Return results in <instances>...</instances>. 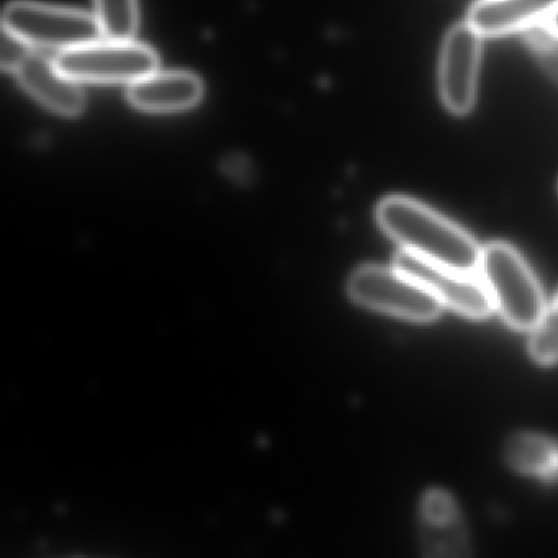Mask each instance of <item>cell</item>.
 <instances>
[{"mask_svg": "<svg viewBox=\"0 0 558 558\" xmlns=\"http://www.w3.org/2000/svg\"><path fill=\"white\" fill-rule=\"evenodd\" d=\"M381 230L423 259L460 272L475 274L482 260V247L462 228L427 205L410 197L384 198L377 208Z\"/></svg>", "mask_w": 558, "mask_h": 558, "instance_id": "cell-1", "label": "cell"}, {"mask_svg": "<svg viewBox=\"0 0 558 558\" xmlns=\"http://www.w3.org/2000/svg\"><path fill=\"white\" fill-rule=\"evenodd\" d=\"M395 269L426 287L444 306L469 318H486L496 310L488 287L475 274L439 266L404 250L395 257Z\"/></svg>", "mask_w": 558, "mask_h": 558, "instance_id": "cell-6", "label": "cell"}, {"mask_svg": "<svg viewBox=\"0 0 558 558\" xmlns=\"http://www.w3.org/2000/svg\"><path fill=\"white\" fill-rule=\"evenodd\" d=\"M529 351L538 364L551 365L558 362V305L545 308L537 325L532 328Z\"/></svg>", "mask_w": 558, "mask_h": 558, "instance_id": "cell-14", "label": "cell"}, {"mask_svg": "<svg viewBox=\"0 0 558 558\" xmlns=\"http://www.w3.org/2000/svg\"><path fill=\"white\" fill-rule=\"evenodd\" d=\"M54 61L68 76L87 83L133 84L158 68V54L132 41H94L61 51Z\"/></svg>", "mask_w": 558, "mask_h": 558, "instance_id": "cell-5", "label": "cell"}, {"mask_svg": "<svg viewBox=\"0 0 558 558\" xmlns=\"http://www.w3.org/2000/svg\"><path fill=\"white\" fill-rule=\"evenodd\" d=\"M97 22L107 40L130 41L138 25L136 0H96Z\"/></svg>", "mask_w": 558, "mask_h": 558, "instance_id": "cell-13", "label": "cell"}, {"mask_svg": "<svg viewBox=\"0 0 558 558\" xmlns=\"http://www.w3.org/2000/svg\"><path fill=\"white\" fill-rule=\"evenodd\" d=\"M478 270L508 325L532 331L545 312L544 293L521 254L506 243L488 244L482 250Z\"/></svg>", "mask_w": 558, "mask_h": 558, "instance_id": "cell-2", "label": "cell"}, {"mask_svg": "<svg viewBox=\"0 0 558 558\" xmlns=\"http://www.w3.org/2000/svg\"><path fill=\"white\" fill-rule=\"evenodd\" d=\"M558 0H476L466 24L482 37H505L544 25Z\"/></svg>", "mask_w": 558, "mask_h": 558, "instance_id": "cell-8", "label": "cell"}, {"mask_svg": "<svg viewBox=\"0 0 558 558\" xmlns=\"http://www.w3.org/2000/svg\"><path fill=\"white\" fill-rule=\"evenodd\" d=\"M204 86L191 73H153L130 87V100L146 112H179L201 100Z\"/></svg>", "mask_w": 558, "mask_h": 558, "instance_id": "cell-10", "label": "cell"}, {"mask_svg": "<svg viewBox=\"0 0 558 558\" xmlns=\"http://www.w3.org/2000/svg\"><path fill=\"white\" fill-rule=\"evenodd\" d=\"M557 305H558V296H557Z\"/></svg>", "mask_w": 558, "mask_h": 558, "instance_id": "cell-17", "label": "cell"}, {"mask_svg": "<svg viewBox=\"0 0 558 558\" xmlns=\"http://www.w3.org/2000/svg\"><path fill=\"white\" fill-rule=\"evenodd\" d=\"M482 35L466 22L447 32L440 48L439 94L444 107L453 116H466L475 106Z\"/></svg>", "mask_w": 558, "mask_h": 558, "instance_id": "cell-7", "label": "cell"}, {"mask_svg": "<svg viewBox=\"0 0 558 558\" xmlns=\"http://www.w3.org/2000/svg\"><path fill=\"white\" fill-rule=\"evenodd\" d=\"M22 86L61 116H77L84 109V94L76 80L64 74L57 61L31 51L15 71Z\"/></svg>", "mask_w": 558, "mask_h": 558, "instance_id": "cell-9", "label": "cell"}, {"mask_svg": "<svg viewBox=\"0 0 558 558\" xmlns=\"http://www.w3.org/2000/svg\"><path fill=\"white\" fill-rule=\"evenodd\" d=\"M28 53H31L28 45L4 28L2 50H0V58H2V66H4V70L17 71L19 66L24 63Z\"/></svg>", "mask_w": 558, "mask_h": 558, "instance_id": "cell-15", "label": "cell"}, {"mask_svg": "<svg viewBox=\"0 0 558 558\" xmlns=\"http://www.w3.org/2000/svg\"><path fill=\"white\" fill-rule=\"evenodd\" d=\"M349 293L361 305L417 323L433 322L444 306L426 287L395 267L355 270L349 280Z\"/></svg>", "mask_w": 558, "mask_h": 558, "instance_id": "cell-4", "label": "cell"}, {"mask_svg": "<svg viewBox=\"0 0 558 558\" xmlns=\"http://www.w3.org/2000/svg\"><path fill=\"white\" fill-rule=\"evenodd\" d=\"M512 469L545 482H558V442L538 434H519L506 447Z\"/></svg>", "mask_w": 558, "mask_h": 558, "instance_id": "cell-12", "label": "cell"}, {"mask_svg": "<svg viewBox=\"0 0 558 558\" xmlns=\"http://www.w3.org/2000/svg\"><path fill=\"white\" fill-rule=\"evenodd\" d=\"M421 537L427 555L465 554V527L453 499L446 492H429L421 506Z\"/></svg>", "mask_w": 558, "mask_h": 558, "instance_id": "cell-11", "label": "cell"}, {"mask_svg": "<svg viewBox=\"0 0 558 558\" xmlns=\"http://www.w3.org/2000/svg\"><path fill=\"white\" fill-rule=\"evenodd\" d=\"M4 28L41 50H73L99 41V22L86 12L35 2H12L4 12Z\"/></svg>", "mask_w": 558, "mask_h": 558, "instance_id": "cell-3", "label": "cell"}, {"mask_svg": "<svg viewBox=\"0 0 558 558\" xmlns=\"http://www.w3.org/2000/svg\"><path fill=\"white\" fill-rule=\"evenodd\" d=\"M544 28L550 37L558 40V9L545 21Z\"/></svg>", "mask_w": 558, "mask_h": 558, "instance_id": "cell-16", "label": "cell"}]
</instances>
